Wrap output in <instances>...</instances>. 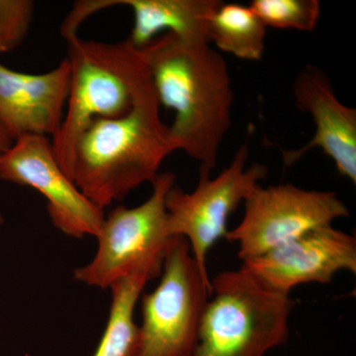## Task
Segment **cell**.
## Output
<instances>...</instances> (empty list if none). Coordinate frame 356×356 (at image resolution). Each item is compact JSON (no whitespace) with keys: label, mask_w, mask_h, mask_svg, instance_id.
<instances>
[{"label":"cell","mask_w":356,"mask_h":356,"mask_svg":"<svg viewBox=\"0 0 356 356\" xmlns=\"http://www.w3.org/2000/svg\"><path fill=\"white\" fill-rule=\"evenodd\" d=\"M266 30L250 6L222 2L211 21L210 43L241 60H259L266 49Z\"/></svg>","instance_id":"9a60e30c"},{"label":"cell","mask_w":356,"mask_h":356,"mask_svg":"<svg viewBox=\"0 0 356 356\" xmlns=\"http://www.w3.org/2000/svg\"><path fill=\"white\" fill-rule=\"evenodd\" d=\"M107 6H127L134 23L128 41L138 49L152 43L161 32L186 41L210 44L213 16L219 0H106Z\"/></svg>","instance_id":"4fadbf2b"},{"label":"cell","mask_w":356,"mask_h":356,"mask_svg":"<svg viewBox=\"0 0 356 356\" xmlns=\"http://www.w3.org/2000/svg\"><path fill=\"white\" fill-rule=\"evenodd\" d=\"M250 8L267 27L312 32L321 16L318 0H254Z\"/></svg>","instance_id":"2e32d148"},{"label":"cell","mask_w":356,"mask_h":356,"mask_svg":"<svg viewBox=\"0 0 356 356\" xmlns=\"http://www.w3.org/2000/svg\"><path fill=\"white\" fill-rule=\"evenodd\" d=\"M294 301L240 267L211 280L193 356H266L289 337Z\"/></svg>","instance_id":"277c9868"},{"label":"cell","mask_w":356,"mask_h":356,"mask_svg":"<svg viewBox=\"0 0 356 356\" xmlns=\"http://www.w3.org/2000/svg\"><path fill=\"white\" fill-rule=\"evenodd\" d=\"M70 67L69 97L64 119L51 138L58 165L72 178L74 149L84 130L99 119L124 116L152 83L144 49L127 39L118 43L65 39Z\"/></svg>","instance_id":"3957f363"},{"label":"cell","mask_w":356,"mask_h":356,"mask_svg":"<svg viewBox=\"0 0 356 356\" xmlns=\"http://www.w3.org/2000/svg\"><path fill=\"white\" fill-rule=\"evenodd\" d=\"M297 108L311 115L316 133L305 146L282 149L283 163L294 165L316 147L334 161L337 172L356 184V110L337 99L329 77L314 65L299 72L293 86Z\"/></svg>","instance_id":"8fae6325"},{"label":"cell","mask_w":356,"mask_h":356,"mask_svg":"<svg viewBox=\"0 0 356 356\" xmlns=\"http://www.w3.org/2000/svg\"><path fill=\"white\" fill-rule=\"evenodd\" d=\"M4 224V217L3 215H2L1 211H0V227L2 226V225Z\"/></svg>","instance_id":"d6986e66"},{"label":"cell","mask_w":356,"mask_h":356,"mask_svg":"<svg viewBox=\"0 0 356 356\" xmlns=\"http://www.w3.org/2000/svg\"><path fill=\"white\" fill-rule=\"evenodd\" d=\"M242 262L262 286L290 295L300 285L331 283L341 271L355 274L356 238L331 225Z\"/></svg>","instance_id":"30bf717a"},{"label":"cell","mask_w":356,"mask_h":356,"mask_svg":"<svg viewBox=\"0 0 356 356\" xmlns=\"http://www.w3.org/2000/svg\"><path fill=\"white\" fill-rule=\"evenodd\" d=\"M161 274L158 286L142 298L138 356H193L210 277L201 273L181 236L173 238Z\"/></svg>","instance_id":"5b68a950"},{"label":"cell","mask_w":356,"mask_h":356,"mask_svg":"<svg viewBox=\"0 0 356 356\" xmlns=\"http://www.w3.org/2000/svg\"><path fill=\"white\" fill-rule=\"evenodd\" d=\"M248 159V147L243 145L218 177L199 173L193 191L184 192L175 185L166 195L170 236L186 240L194 261L207 277L211 248L226 238L229 217L266 177V165L254 163L247 168Z\"/></svg>","instance_id":"52a82bcc"},{"label":"cell","mask_w":356,"mask_h":356,"mask_svg":"<svg viewBox=\"0 0 356 356\" xmlns=\"http://www.w3.org/2000/svg\"><path fill=\"white\" fill-rule=\"evenodd\" d=\"M70 83L67 58L39 74L15 72L0 63V120L14 142L24 136L54 137L64 119Z\"/></svg>","instance_id":"7c38bea8"},{"label":"cell","mask_w":356,"mask_h":356,"mask_svg":"<svg viewBox=\"0 0 356 356\" xmlns=\"http://www.w3.org/2000/svg\"><path fill=\"white\" fill-rule=\"evenodd\" d=\"M0 179L31 187L47 200L54 226L64 235L97 236L104 210L91 202L63 170L49 138L24 136L0 158Z\"/></svg>","instance_id":"9c48e42d"},{"label":"cell","mask_w":356,"mask_h":356,"mask_svg":"<svg viewBox=\"0 0 356 356\" xmlns=\"http://www.w3.org/2000/svg\"><path fill=\"white\" fill-rule=\"evenodd\" d=\"M172 172H161L153 191L137 207L118 206L105 216L96 236L93 259L74 269V278L88 286L109 289L116 281L147 264H163L175 236L168 229L166 195L175 185Z\"/></svg>","instance_id":"8992f818"},{"label":"cell","mask_w":356,"mask_h":356,"mask_svg":"<svg viewBox=\"0 0 356 356\" xmlns=\"http://www.w3.org/2000/svg\"><path fill=\"white\" fill-rule=\"evenodd\" d=\"M159 105L175 111L172 153L184 152L211 175L232 124L234 90L226 60L205 42L165 33L144 48Z\"/></svg>","instance_id":"6da1fadb"},{"label":"cell","mask_w":356,"mask_h":356,"mask_svg":"<svg viewBox=\"0 0 356 356\" xmlns=\"http://www.w3.org/2000/svg\"><path fill=\"white\" fill-rule=\"evenodd\" d=\"M33 14L34 3L30 0H0V55L22 43Z\"/></svg>","instance_id":"e0dca14e"},{"label":"cell","mask_w":356,"mask_h":356,"mask_svg":"<svg viewBox=\"0 0 356 356\" xmlns=\"http://www.w3.org/2000/svg\"><path fill=\"white\" fill-rule=\"evenodd\" d=\"M14 143L13 138L11 137L8 130H7L4 124L0 120V158L10 149Z\"/></svg>","instance_id":"ac0fdd59"},{"label":"cell","mask_w":356,"mask_h":356,"mask_svg":"<svg viewBox=\"0 0 356 356\" xmlns=\"http://www.w3.org/2000/svg\"><path fill=\"white\" fill-rule=\"evenodd\" d=\"M161 268V264H147L109 288L108 321L93 356H138L140 332L134 318L136 306L147 282L159 275Z\"/></svg>","instance_id":"5bb4252c"},{"label":"cell","mask_w":356,"mask_h":356,"mask_svg":"<svg viewBox=\"0 0 356 356\" xmlns=\"http://www.w3.org/2000/svg\"><path fill=\"white\" fill-rule=\"evenodd\" d=\"M243 204L242 221L226 236L238 245L242 261L350 216L336 192L306 191L291 184L259 185Z\"/></svg>","instance_id":"ba28073f"},{"label":"cell","mask_w":356,"mask_h":356,"mask_svg":"<svg viewBox=\"0 0 356 356\" xmlns=\"http://www.w3.org/2000/svg\"><path fill=\"white\" fill-rule=\"evenodd\" d=\"M159 107L152 83L128 114L93 121L79 138L72 179L102 209L140 185L153 184L163 161L172 154Z\"/></svg>","instance_id":"7a4b0ae2"}]
</instances>
